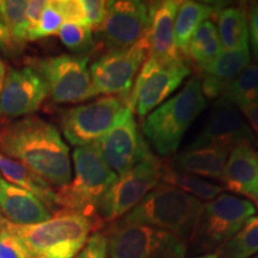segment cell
<instances>
[{"label":"cell","instance_id":"1","mask_svg":"<svg viewBox=\"0 0 258 258\" xmlns=\"http://www.w3.org/2000/svg\"><path fill=\"white\" fill-rule=\"evenodd\" d=\"M0 153L57 189L72 179L70 148L59 129L36 116L19 118L0 129Z\"/></svg>","mask_w":258,"mask_h":258},{"label":"cell","instance_id":"2","mask_svg":"<svg viewBox=\"0 0 258 258\" xmlns=\"http://www.w3.org/2000/svg\"><path fill=\"white\" fill-rule=\"evenodd\" d=\"M0 226L21 239L31 258H74L95 230L91 218L67 211H57L38 224L16 225L3 220Z\"/></svg>","mask_w":258,"mask_h":258},{"label":"cell","instance_id":"3","mask_svg":"<svg viewBox=\"0 0 258 258\" xmlns=\"http://www.w3.org/2000/svg\"><path fill=\"white\" fill-rule=\"evenodd\" d=\"M202 208L200 200L172 185L158 183L122 220L159 228L189 243Z\"/></svg>","mask_w":258,"mask_h":258},{"label":"cell","instance_id":"4","mask_svg":"<svg viewBox=\"0 0 258 258\" xmlns=\"http://www.w3.org/2000/svg\"><path fill=\"white\" fill-rule=\"evenodd\" d=\"M207 106L199 77H194L169 101L148 114L143 122V133L160 156H170L191 123Z\"/></svg>","mask_w":258,"mask_h":258},{"label":"cell","instance_id":"5","mask_svg":"<svg viewBox=\"0 0 258 258\" xmlns=\"http://www.w3.org/2000/svg\"><path fill=\"white\" fill-rule=\"evenodd\" d=\"M74 177L56 190V205L67 211L91 218L95 224L99 202L117 178L105 164L96 144L73 151Z\"/></svg>","mask_w":258,"mask_h":258},{"label":"cell","instance_id":"6","mask_svg":"<svg viewBox=\"0 0 258 258\" xmlns=\"http://www.w3.org/2000/svg\"><path fill=\"white\" fill-rule=\"evenodd\" d=\"M256 212V205L250 200L221 192L212 201L203 203L190 243L198 252H215L254 217Z\"/></svg>","mask_w":258,"mask_h":258},{"label":"cell","instance_id":"7","mask_svg":"<svg viewBox=\"0 0 258 258\" xmlns=\"http://www.w3.org/2000/svg\"><path fill=\"white\" fill-rule=\"evenodd\" d=\"M104 234L110 258H185L188 249L186 241L169 232L122 219Z\"/></svg>","mask_w":258,"mask_h":258},{"label":"cell","instance_id":"8","mask_svg":"<svg viewBox=\"0 0 258 258\" xmlns=\"http://www.w3.org/2000/svg\"><path fill=\"white\" fill-rule=\"evenodd\" d=\"M163 163L151 152L117 178L99 202L95 228L120 220L160 183Z\"/></svg>","mask_w":258,"mask_h":258},{"label":"cell","instance_id":"9","mask_svg":"<svg viewBox=\"0 0 258 258\" xmlns=\"http://www.w3.org/2000/svg\"><path fill=\"white\" fill-rule=\"evenodd\" d=\"M128 99L103 96L86 104L67 109L60 117L63 137L77 147L98 143L123 114Z\"/></svg>","mask_w":258,"mask_h":258},{"label":"cell","instance_id":"10","mask_svg":"<svg viewBox=\"0 0 258 258\" xmlns=\"http://www.w3.org/2000/svg\"><path fill=\"white\" fill-rule=\"evenodd\" d=\"M147 57L146 36L132 47L106 51L89 69L93 96L117 95L128 99L137 74Z\"/></svg>","mask_w":258,"mask_h":258},{"label":"cell","instance_id":"11","mask_svg":"<svg viewBox=\"0 0 258 258\" xmlns=\"http://www.w3.org/2000/svg\"><path fill=\"white\" fill-rule=\"evenodd\" d=\"M89 60L90 57L85 54H63L37 60L31 67L46 83L51 99L61 104H69L95 97L88 67Z\"/></svg>","mask_w":258,"mask_h":258},{"label":"cell","instance_id":"12","mask_svg":"<svg viewBox=\"0 0 258 258\" xmlns=\"http://www.w3.org/2000/svg\"><path fill=\"white\" fill-rule=\"evenodd\" d=\"M189 74L190 69L184 61L160 62L147 57L139 71L133 92L128 97L129 104L139 117H146L182 85Z\"/></svg>","mask_w":258,"mask_h":258},{"label":"cell","instance_id":"13","mask_svg":"<svg viewBox=\"0 0 258 258\" xmlns=\"http://www.w3.org/2000/svg\"><path fill=\"white\" fill-rule=\"evenodd\" d=\"M96 146L106 165L117 176L133 169L151 153L148 145L139 131L134 110L129 102L118 121L96 143Z\"/></svg>","mask_w":258,"mask_h":258},{"label":"cell","instance_id":"14","mask_svg":"<svg viewBox=\"0 0 258 258\" xmlns=\"http://www.w3.org/2000/svg\"><path fill=\"white\" fill-rule=\"evenodd\" d=\"M148 4L139 0L108 2L104 21L97 29V38L106 51L134 46L146 36Z\"/></svg>","mask_w":258,"mask_h":258},{"label":"cell","instance_id":"15","mask_svg":"<svg viewBox=\"0 0 258 258\" xmlns=\"http://www.w3.org/2000/svg\"><path fill=\"white\" fill-rule=\"evenodd\" d=\"M48 96L46 83L31 66L10 67L2 93L0 117L6 120L23 117L38 110Z\"/></svg>","mask_w":258,"mask_h":258},{"label":"cell","instance_id":"16","mask_svg":"<svg viewBox=\"0 0 258 258\" xmlns=\"http://www.w3.org/2000/svg\"><path fill=\"white\" fill-rule=\"evenodd\" d=\"M240 144L253 145L256 138L250 125L234 105L224 101H215L207 123L189 148L214 147L231 152Z\"/></svg>","mask_w":258,"mask_h":258},{"label":"cell","instance_id":"17","mask_svg":"<svg viewBox=\"0 0 258 258\" xmlns=\"http://www.w3.org/2000/svg\"><path fill=\"white\" fill-rule=\"evenodd\" d=\"M179 3L163 0L148 5V57L160 62L183 61V54L177 48L175 40V19Z\"/></svg>","mask_w":258,"mask_h":258},{"label":"cell","instance_id":"18","mask_svg":"<svg viewBox=\"0 0 258 258\" xmlns=\"http://www.w3.org/2000/svg\"><path fill=\"white\" fill-rule=\"evenodd\" d=\"M0 214L16 225H34L51 218L47 206L27 190L0 175Z\"/></svg>","mask_w":258,"mask_h":258},{"label":"cell","instance_id":"19","mask_svg":"<svg viewBox=\"0 0 258 258\" xmlns=\"http://www.w3.org/2000/svg\"><path fill=\"white\" fill-rule=\"evenodd\" d=\"M250 61V49L237 51L222 50L220 55L211 63L200 67L202 74L200 82L206 99L217 101L220 98L228 84L233 82L249 66Z\"/></svg>","mask_w":258,"mask_h":258},{"label":"cell","instance_id":"20","mask_svg":"<svg viewBox=\"0 0 258 258\" xmlns=\"http://www.w3.org/2000/svg\"><path fill=\"white\" fill-rule=\"evenodd\" d=\"M258 177V158L252 145L240 144L232 148L226 160L222 183L230 191L250 196Z\"/></svg>","mask_w":258,"mask_h":258},{"label":"cell","instance_id":"21","mask_svg":"<svg viewBox=\"0 0 258 258\" xmlns=\"http://www.w3.org/2000/svg\"><path fill=\"white\" fill-rule=\"evenodd\" d=\"M228 153L227 151L214 147L189 148L173 157L169 166L190 175L222 182Z\"/></svg>","mask_w":258,"mask_h":258},{"label":"cell","instance_id":"22","mask_svg":"<svg viewBox=\"0 0 258 258\" xmlns=\"http://www.w3.org/2000/svg\"><path fill=\"white\" fill-rule=\"evenodd\" d=\"M0 175L19 188L27 190L41 200L47 208L56 209V190L47 180L32 172L18 161L0 153Z\"/></svg>","mask_w":258,"mask_h":258},{"label":"cell","instance_id":"23","mask_svg":"<svg viewBox=\"0 0 258 258\" xmlns=\"http://www.w3.org/2000/svg\"><path fill=\"white\" fill-rule=\"evenodd\" d=\"M217 31L222 50L237 51L249 48V25L246 11L240 6L217 12Z\"/></svg>","mask_w":258,"mask_h":258},{"label":"cell","instance_id":"24","mask_svg":"<svg viewBox=\"0 0 258 258\" xmlns=\"http://www.w3.org/2000/svg\"><path fill=\"white\" fill-rule=\"evenodd\" d=\"M218 6L198 2H180L175 19V40L180 53L186 54L190 40L203 22L217 15Z\"/></svg>","mask_w":258,"mask_h":258},{"label":"cell","instance_id":"25","mask_svg":"<svg viewBox=\"0 0 258 258\" xmlns=\"http://www.w3.org/2000/svg\"><path fill=\"white\" fill-rule=\"evenodd\" d=\"M161 183L172 185L200 200V201H212L224 191V186L215 184L195 175L175 170L169 165H164L161 170Z\"/></svg>","mask_w":258,"mask_h":258},{"label":"cell","instance_id":"26","mask_svg":"<svg viewBox=\"0 0 258 258\" xmlns=\"http://www.w3.org/2000/svg\"><path fill=\"white\" fill-rule=\"evenodd\" d=\"M221 51L222 47L218 36L217 27L208 19L203 22L192 35L186 54L200 69L217 59Z\"/></svg>","mask_w":258,"mask_h":258},{"label":"cell","instance_id":"27","mask_svg":"<svg viewBox=\"0 0 258 258\" xmlns=\"http://www.w3.org/2000/svg\"><path fill=\"white\" fill-rule=\"evenodd\" d=\"M215 253L218 258H251L258 253V215L250 218Z\"/></svg>","mask_w":258,"mask_h":258},{"label":"cell","instance_id":"28","mask_svg":"<svg viewBox=\"0 0 258 258\" xmlns=\"http://www.w3.org/2000/svg\"><path fill=\"white\" fill-rule=\"evenodd\" d=\"M219 101L230 103L235 108L243 103L258 102V63H250L228 84Z\"/></svg>","mask_w":258,"mask_h":258},{"label":"cell","instance_id":"29","mask_svg":"<svg viewBox=\"0 0 258 258\" xmlns=\"http://www.w3.org/2000/svg\"><path fill=\"white\" fill-rule=\"evenodd\" d=\"M25 0H0V18L8 29L15 47L28 42L27 25H25Z\"/></svg>","mask_w":258,"mask_h":258},{"label":"cell","instance_id":"30","mask_svg":"<svg viewBox=\"0 0 258 258\" xmlns=\"http://www.w3.org/2000/svg\"><path fill=\"white\" fill-rule=\"evenodd\" d=\"M57 36L63 46L76 55H84L95 46L93 30L86 23L64 22L57 31Z\"/></svg>","mask_w":258,"mask_h":258},{"label":"cell","instance_id":"31","mask_svg":"<svg viewBox=\"0 0 258 258\" xmlns=\"http://www.w3.org/2000/svg\"><path fill=\"white\" fill-rule=\"evenodd\" d=\"M63 23L64 19L62 12H61V10L59 8L57 0L47 2V5L43 10V14H42L40 23H38L37 28L30 34L28 42L37 41L41 40V38L57 34V31L60 30L61 25Z\"/></svg>","mask_w":258,"mask_h":258},{"label":"cell","instance_id":"32","mask_svg":"<svg viewBox=\"0 0 258 258\" xmlns=\"http://www.w3.org/2000/svg\"><path fill=\"white\" fill-rule=\"evenodd\" d=\"M0 258H31L19 238L0 226Z\"/></svg>","mask_w":258,"mask_h":258},{"label":"cell","instance_id":"33","mask_svg":"<svg viewBox=\"0 0 258 258\" xmlns=\"http://www.w3.org/2000/svg\"><path fill=\"white\" fill-rule=\"evenodd\" d=\"M108 257V239L102 232H93L85 245L74 258H106Z\"/></svg>","mask_w":258,"mask_h":258},{"label":"cell","instance_id":"34","mask_svg":"<svg viewBox=\"0 0 258 258\" xmlns=\"http://www.w3.org/2000/svg\"><path fill=\"white\" fill-rule=\"evenodd\" d=\"M84 11H85L86 24L92 30H97L104 21L106 10H108V2L104 0H83Z\"/></svg>","mask_w":258,"mask_h":258},{"label":"cell","instance_id":"35","mask_svg":"<svg viewBox=\"0 0 258 258\" xmlns=\"http://www.w3.org/2000/svg\"><path fill=\"white\" fill-rule=\"evenodd\" d=\"M64 22L86 23L83 0H57Z\"/></svg>","mask_w":258,"mask_h":258},{"label":"cell","instance_id":"36","mask_svg":"<svg viewBox=\"0 0 258 258\" xmlns=\"http://www.w3.org/2000/svg\"><path fill=\"white\" fill-rule=\"evenodd\" d=\"M46 5V0H30V2H28L27 9H25V25H27L28 40L31 32L37 28L38 23H40Z\"/></svg>","mask_w":258,"mask_h":258},{"label":"cell","instance_id":"37","mask_svg":"<svg viewBox=\"0 0 258 258\" xmlns=\"http://www.w3.org/2000/svg\"><path fill=\"white\" fill-rule=\"evenodd\" d=\"M249 25V43L253 54L258 57V3H252L246 12Z\"/></svg>","mask_w":258,"mask_h":258},{"label":"cell","instance_id":"38","mask_svg":"<svg viewBox=\"0 0 258 258\" xmlns=\"http://www.w3.org/2000/svg\"><path fill=\"white\" fill-rule=\"evenodd\" d=\"M237 108L240 111V114H243L247 120V124L250 125L258 145V102L243 103V104L238 105Z\"/></svg>","mask_w":258,"mask_h":258},{"label":"cell","instance_id":"39","mask_svg":"<svg viewBox=\"0 0 258 258\" xmlns=\"http://www.w3.org/2000/svg\"><path fill=\"white\" fill-rule=\"evenodd\" d=\"M14 43H12L11 37H10L8 29H6L5 24L3 23L2 18H0V50H11L14 48Z\"/></svg>","mask_w":258,"mask_h":258},{"label":"cell","instance_id":"40","mask_svg":"<svg viewBox=\"0 0 258 258\" xmlns=\"http://www.w3.org/2000/svg\"><path fill=\"white\" fill-rule=\"evenodd\" d=\"M6 72H8V70H6L4 61L0 59V93H2L3 86H4L5 78H6Z\"/></svg>","mask_w":258,"mask_h":258},{"label":"cell","instance_id":"41","mask_svg":"<svg viewBox=\"0 0 258 258\" xmlns=\"http://www.w3.org/2000/svg\"><path fill=\"white\" fill-rule=\"evenodd\" d=\"M257 158H258V153H257ZM250 198H252L254 201L258 203V177H257V182H256V185H254V188L252 190V192H251Z\"/></svg>","mask_w":258,"mask_h":258},{"label":"cell","instance_id":"42","mask_svg":"<svg viewBox=\"0 0 258 258\" xmlns=\"http://www.w3.org/2000/svg\"><path fill=\"white\" fill-rule=\"evenodd\" d=\"M196 258H218L217 253L212 252V253H206V254H201V256L196 257Z\"/></svg>","mask_w":258,"mask_h":258},{"label":"cell","instance_id":"43","mask_svg":"<svg viewBox=\"0 0 258 258\" xmlns=\"http://www.w3.org/2000/svg\"><path fill=\"white\" fill-rule=\"evenodd\" d=\"M252 258H258V256H254V257H252Z\"/></svg>","mask_w":258,"mask_h":258},{"label":"cell","instance_id":"44","mask_svg":"<svg viewBox=\"0 0 258 258\" xmlns=\"http://www.w3.org/2000/svg\"><path fill=\"white\" fill-rule=\"evenodd\" d=\"M0 221H3V219H2V218H0Z\"/></svg>","mask_w":258,"mask_h":258},{"label":"cell","instance_id":"45","mask_svg":"<svg viewBox=\"0 0 258 258\" xmlns=\"http://www.w3.org/2000/svg\"><path fill=\"white\" fill-rule=\"evenodd\" d=\"M0 224H2V221H0Z\"/></svg>","mask_w":258,"mask_h":258}]
</instances>
